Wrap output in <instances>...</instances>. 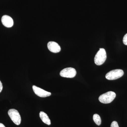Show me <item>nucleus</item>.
<instances>
[{"mask_svg":"<svg viewBox=\"0 0 127 127\" xmlns=\"http://www.w3.org/2000/svg\"><path fill=\"white\" fill-rule=\"evenodd\" d=\"M107 58L106 53L104 48H100L95 55L94 62L97 65H101L104 63Z\"/></svg>","mask_w":127,"mask_h":127,"instance_id":"obj_1","label":"nucleus"},{"mask_svg":"<svg viewBox=\"0 0 127 127\" xmlns=\"http://www.w3.org/2000/svg\"><path fill=\"white\" fill-rule=\"evenodd\" d=\"M116 94L114 92L109 91L101 95L98 98L100 102L104 104L110 103L116 97Z\"/></svg>","mask_w":127,"mask_h":127,"instance_id":"obj_2","label":"nucleus"},{"mask_svg":"<svg viewBox=\"0 0 127 127\" xmlns=\"http://www.w3.org/2000/svg\"><path fill=\"white\" fill-rule=\"evenodd\" d=\"M124 74V72L122 70L116 69L107 73L106 75V78L109 80H116L122 77Z\"/></svg>","mask_w":127,"mask_h":127,"instance_id":"obj_3","label":"nucleus"},{"mask_svg":"<svg viewBox=\"0 0 127 127\" xmlns=\"http://www.w3.org/2000/svg\"><path fill=\"white\" fill-rule=\"evenodd\" d=\"M8 114L11 119L15 124L17 125L20 124L21 118L17 110L14 109H10L8 111Z\"/></svg>","mask_w":127,"mask_h":127,"instance_id":"obj_4","label":"nucleus"},{"mask_svg":"<svg viewBox=\"0 0 127 127\" xmlns=\"http://www.w3.org/2000/svg\"><path fill=\"white\" fill-rule=\"evenodd\" d=\"M76 71L72 67H67L62 70L60 75L62 77L72 78L75 77L76 75Z\"/></svg>","mask_w":127,"mask_h":127,"instance_id":"obj_5","label":"nucleus"},{"mask_svg":"<svg viewBox=\"0 0 127 127\" xmlns=\"http://www.w3.org/2000/svg\"><path fill=\"white\" fill-rule=\"evenodd\" d=\"M32 89L35 94L40 97H47L51 95V93L47 92L40 88L36 87V86H32Z\"/></svg>","mask_w":127,"mask_h":127,"instance_id":"obj_6","label":"nucleus"},{"mask_svg":"<svg viewBox=\"0 0 127 127\" xmlns=\"http://www.w3.org/2000/svg\"><path fill=\"white\" fill-rule=\"evenodd\" d=\"M47 47L50 51L54 53L60 52L61 48L58 43L54 41H50L47 44Z\"/></svg>","mask_w":127,"mask_h":127,"instance_id":"obj_7","label":"nucleus"},{"mask_svg":"<svg viewBox=\"0 0 127 127\" xmlns=\"http://www.w3.org/2000/svg\"><path fill=\"white\" fill-rule=\"evenodd\" d=\"M1 21L2 24L6 27H11L14 25L13 19L9 16H3L1 18Z\"/></svg>","mask_w":127,"mask_h":127,"instance_id":"obj_8","label":"nucleus"},{"mask_svg":"<svg viewBox=\"0 0 127 127\" xmlns=\"http://www.w3.org/2000/svg\"><path fill=\"white\" fill-rule=\"evenodd\" d=\"M40 118L43 123L48 125L51 124V120L47 114L43 111H41L39 114Z\"/></svg>","mask_w":127,"mask_h":127,"instance_id":"obj_9","label":"nucleus"},{"mask_svg":"<svg viewBox=\"0 0 127 127\" xmlns=\"http://www.w3.org/2000/svg\"><path fill=\"white\" fill-rule=\"evenodd\" d=\"M93 119L94 122L96 125H100L101 123V120L100 116L98 114H95L93 116Z\"/></svg>","mask_w":127,"mask_h":127,"instance_id":"obj_10","label":"nucleus"},{"mask_svg":"<svg viewBox=\"0 0 127 127\" xmlns=\"http://www.w3.org/2000/svg\"><path fill=\"white\" fill-rule=\"evenodd\" d=\"M123 42L125 45L127 46V33L124 36L123 39Z\"/></svg>","mask_w":127,"mask_h":127,"instance_id":"obj_11","label":"nucleus"},{"mask_svg":"<svg viewBox=\"0 0 127 127\" xmlns=\"http://www.w3.org/2000/svg\"><path fill=\"white\" fill-rule=\"evenodd\" d=\"M111 127H119V126L117 122L113 121L111 124Z\"/></svg>","mask_w":127,"mask_h":127,"instance_id":"obj_12","label":"nucleus"},{"mask_svg":"<svg viewBox=\"0 0 127 127\" xmlns=\"http://www.w3.org/2000/svg\"><path fill=\"white\" fill-rule=\"evenodd\" d=\"M2 88H3V87H2V83H1V82L0 81V93L1 91H2Z\"/></svg>","mask_w":127,"mask_h":127,"instance_id":"obj_13","label":"nucleus"},{"mask_svg":"<svg viewBox=\"0 0 127 127\" xmlns=\"http://www.w3.org/2000/svg\"><path fill=\"white\" fill-rule=\"evenodd\" d=\"M0 127H5L2 124L0 123Z\"/></svg>","mask_w":127,"mask_h":127,"instance_id":"obj_14","label":"nucleus"}]
</instances>
